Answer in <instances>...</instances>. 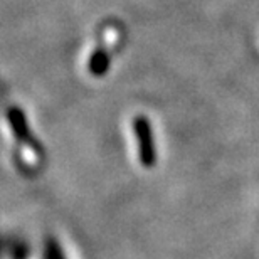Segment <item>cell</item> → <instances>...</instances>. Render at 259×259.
Here are the masks:
<instances>
[{"mask_svg": "<svg viewBox=\"0 0 259 259\" xmlns=\"http://www.w3.org/2000/svg\"><path fill=\"white\" fill-rule=\"evenodd\" d=\"M135 133H137L138 145H140V158L145 167H152L155 163V145L150 132L148 121L145 118H137L135 120Z\"/></svg>", "mask_w": 259, "mask_h": 259, "instance_id": "obj_1", "label": "cell"}]
</instances>
